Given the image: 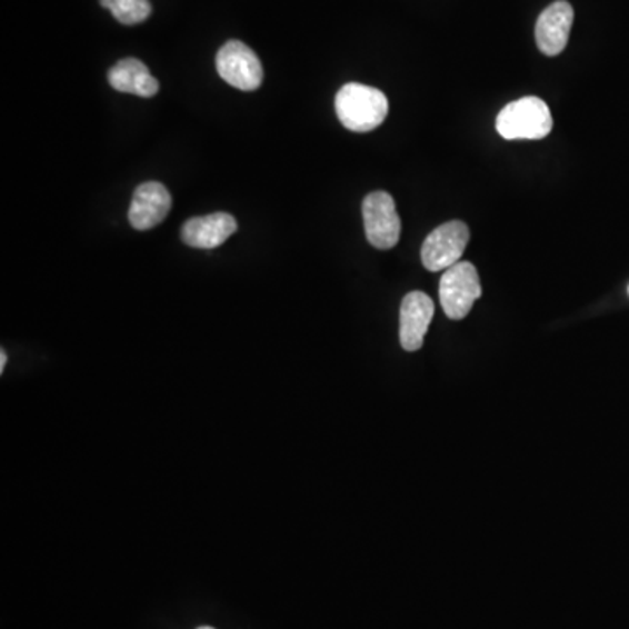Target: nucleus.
<instances>
[{
  "mask_svg": "<svg viewBox=\"0 0 629 629\" xmlns=\"http://www.w3.org/2000/svg\"><path fill=\"white\" fill-rule=\"evenodd\" d=\"M335 106L341 124L357 133L377 130L389 116V99L383 91L359 82L345 84L336 94Z\"/></svg>",
  "mask_w": 629,
  "mask_h": 629,
  "instance_id": "obj_1",
  "label": "nucleus"
},
{
  "mask_svg": "<svg viewBox=\"0 0 629 629\" xmlns=\"http://www.w3.org/2000/svg\"><path fill=\"white\" fill-rule=\"evenodd\" d=\"M552 130L548 103L537 97H525L503 107L497 116V131L506 140H540Z\"/></svg>",
  "mask_w": 629,
  "mask_h": 629,
  "instance_id": "obj_2",
  "label": "nucleus"
},
{
  "mask_svg": "<svg viewBox=\"0 0 629 629\" xmlns=\"http://www.w3.org/2000/svg\"><path fill=\"white\" fill-rule=\"evenodd\" d=\"M478 270L470 262H457L442 273L439 299L448 319L462 320L481 298Z\"/></svg>",
  "mask_w": 629,
  "mask_h": 629,
  "instance_id": "obj_3",
  "label": "nucleus"
},
{
  "mask_svg": "<svg viewBox=\"0 0 629 629\" xmlns=\"http://www.w3.org/2000/svg\"><path fill=\"white\" fill-rule=\"evenodd\" d=\"M469 240L470 231L466 222H446L433 229L423 241L421 262L429 271H446L460 262Z\"/></svg>",
  "mask_w": 629,
  "mask_h": 629,
  "instance_id": "obj_4",
  "label": "nucleus"
},
{
  "mask_svg": "<svg viewBox=\"0 0 629 629\" xmlns=\"http://www.w3.org/2000/svg\"><path fill=\"white\" fill-rule=\"evenodd\" d=\"M366 237L372 247L389 250L401 238V217L397 213L396 201L389 192L377 191L366 197L362 203Z\"/></svg>",
  "mask_w": 629,
  "mask_h": 629,
  "instance_id": "obj_5",
  "label": "nucleus"
},
{
  "mask_svg": "<svg viewBox=\"0 0 629 629\" xmlns=\"http://www.w3.org/2000/svg\"><path fill=\"white\" fill-rule=\"evenodd\" d=\"M216 66L217 72L229 87L253 91L262 84L261 60L241 41L226 42L217 53Z\"/></svg>",
  "mask_w": 629,
  "mask_h": 629,
  "instance_id": "obj_6",
  "label": "nucleus"
},
{
  "mask_svg": "<svg viewBox=\"0 0 629 629\" xmlns=\"http://www.w3.org/2000/svg\"><path fill=\"white\" fill-rule=\"evenodd\" d=\"M170 209H172V197L168 189L161 182H143L133 192L128 219L131 228L146 231L161 224Z\"/></svg>",
  "mask_w": 629,
  "mask_h": 629,
  "instance_id": "obj_7",
  "label": "nucleus"
},
{
  "mask_svg": "<svg viewBox=\"0 0 629 629\" xmlns=\"http://www.w3.org/2000/svg\"><path fill=\"white\" fill-rule=\"evenodd\" d=\"M573 23V8L567 0H558L543 9L537 20L536 41L539 50L548 57H556L567 48Z\"/></svg>",
  "mask_w": 629,
  "mask_h": 629,
  "instance_id": "obj_8",
  "label": "nucleus"
},
{
  "mask_svg": "<svg viewBox=\"0 0 629 629\" xmlns=\"http://www.w3.org/2000/svg\"><path fill=\"white\" fill-rule=\"evenodd\" d=\"M237 229V219L231 213L217 212L186 221L180 237L192 249L210 250L222 246Z\"/></svg>",
  "mask_w": 629,
  "mask_h": 629,
  "instance_id": "obj_9",
  "label": "nucleus"
},
{
  "mask_svg": "<svg viewBox=\"0 0 629 629\" xmlns=\"http://www.w3.org/2000/svg\"><path fill=\"white\" fill-rule=\"evenodd\" d=\"M433 317V301L426 292H409L401 304V345L406 352L420 350Z\"/></svg>",
  "mask_w": 629,
  "mask_h": 629,
  "instance_id": "obj_10",
  "label": "nucleus"
},
{
  "mask_svg": "<svg viewBox=\"0 0 629 629\" xmlns=\"http://www.w3.org/2000/svg\"><path fill=\"white\" fill-rule=\"evenodd\" d=\"M109 84L121 93L151 99L160 91V82L152 78L148 67L137 58H127L109 70Z\"/></svg>",
  "mask_w": 629,
  "mask_h": 629,
  "instance_id": "obj_11",
  "label": "nucleus"
},
{
  "mask_svg": "<svg viewBox=\"0 0 629 629\" xmlns=\"http://www.w3.org/2000/svg\"><path fill=\"white\" fill-rule=\"evenodd\" d=\"M100 4L109 9L112 17L123 26H139L152 13L149 0H100Z\"/></svg>",
  "mask_w": 629,
  "mask_h": 629,
  "instance_id": "obj_12",
  "label": "nucleus"
},
{
  "mask_svg": "<svg viewBox=\"0 0 629 629\" xmlns=\"http://www.w3.org/2000/svg\"><path fill=\"white\" fill-rule=\"evenodd\" d=\"M6 362H8V357H6V352H0V372H4Z\"/></svg>",
  "mask_w": 629,
  "mask_h": 629,
  "instance_id": "obj_13",
  "label": "nucleus"
},
{
  "mask_svg": "<svg viewBox=\"0 0 629 629\" xmlns=\"http://www.w3.org/2000/svg\"><path fill=\"white\" fill-rule=\"evenodd\" d=\"M198 629H216V628H210V626H201V628Z\"/></svg>",
  "mask_w": 629,
  "mask_h": 629,
  "instance_id": "obj_14",
  "label": "nucleus"
}]
</instances>
